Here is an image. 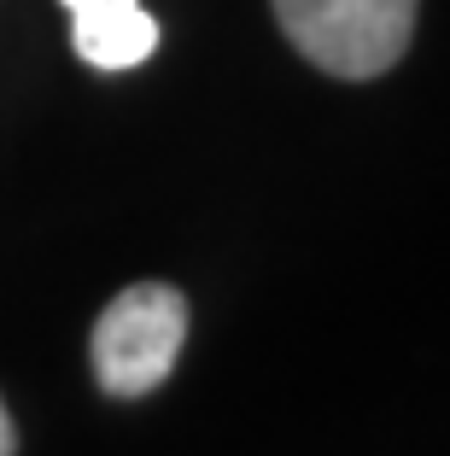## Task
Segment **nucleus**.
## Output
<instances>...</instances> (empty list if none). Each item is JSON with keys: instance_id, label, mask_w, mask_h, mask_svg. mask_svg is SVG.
<instances>
[{"instance_id": "obj_4", "label": "nucleus", "mask_w": 450, "mask_h": 456, "mask_svg": "<svg viewBox=\"0 0 450 456\" xmlns=\"http://www.w3.org/2000/svg\"><path fill=\"white\" fill-rule=\"evenodd\" d=\"M18 451V433H12V416H6V403H0V456Z\"/></svg>"}, {"instance_id": "obj_1", "label": "nucleus", "mask_w": 450, "mask_h": 456, "mask_svg": "<svg viewBox=\"0 0 450 456\" xmlns=\"http://www.w3.org/2000/svg\"><path fill=\"white\" fill-rule=\"evenodd\" d=\"M305 65L340 82H374L410 53L421 0H269Z\"/></svg>"}, {"instance_id": "obj_3", "label": "nucleus", "mask_w": 450, "mask_h": 456, "mask_svg": "<svg viewBox=\"0 0 450 456\" xmlns=\"http://www.w3.org/2000/svg\"><path fill=\"white\" fill-rule=\"evenodd\" d=\"M70 47L94 70H135L159 53V18L141 0H65Z\"/></svg>"}, {"instance_id": "obj_2", "label": "nucleus", "mask_w": 450, "mask_h": 456, "mask_svg": "<svg viewBox=\"0 0 450 456\" xmlns=\"http://www.w3.org/2000/svg\"><path fill=\"white\" fill-rule=\"evenodd\" d=\"M187 293L170 281H135L94 316L88 362L106 398H146L176 375V357L187 346Z\"/></svg>"}]
</instances>
